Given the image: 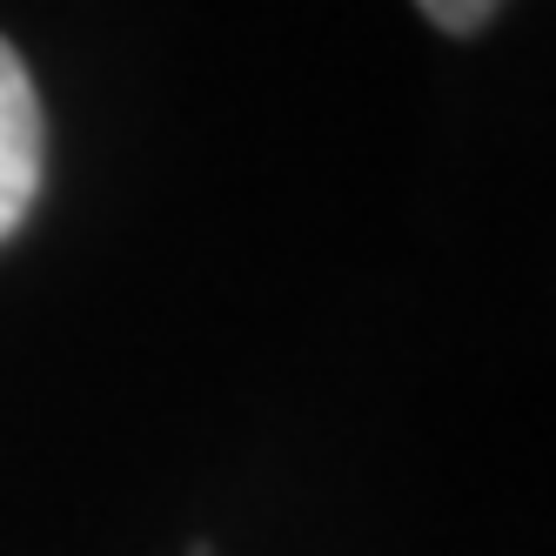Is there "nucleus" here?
Masks as SVG:
<instances>
[{
  "label": "nucleus",
  "mask_w": 556,
  "mask_h": 556,
  "mask_svg": "<svg viewBox=\"0 0 556 556\" xmlns=\"http://www.w3.org/2000/svg\"><path fill=\"white\" fill-rule=\"evenodd\" d=\"M48 175V114L34 94V74L0 41V242H14L21 222L34 215V194Z\"/></svg>",
  "instance_id": "f257e3e1"
},
{
  "label": "nucleus",
  "mask_w": 556,
  "mask_h": 556,
  "mask_svg": "<svg viewBox=\"0 0 556 556\" xmlns=\"http://www.w3.org/2000/svg\"><path fill=\"white\" fill-rule=\"evenodd\" d=\"M416 8L443 27V34H476L483 21H496V8L503 0H416Z\"/></svg>",
  "instance_id": "f03ea898"
}]
</instances>
